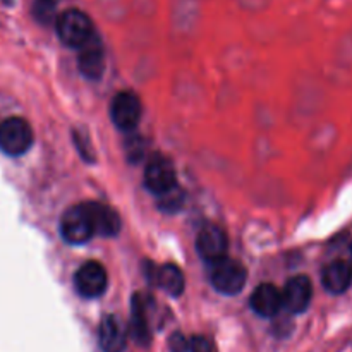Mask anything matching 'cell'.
<instances>
[{"label":"cell","instance_id":"1","mask_svg":"<svg viewBox=\"0 0 352 352\" xmlns=\"http://www.w3.org/2000/svg\"><path fill=\"white\" fill-rule=\"evenodd\" d=\"M55 31L65 47L79 48L95 34L91 19L79 9H67L55 19Z\"/></svg>","mask_w":352,"mask_h":352},{"label":"cell","instance_id":"21","mask_svg":"<svg viewBox=\"0 0 352 352\" xmlns=\"http://www.w3.org/2000/svg\"><path fill=\"white\" fill-rule=\"evenodd\" d=\"M188 352H213L212 344L201 336H196L189 340V351Z\"/></svg>","mask_w":352,"mask_h":352},{"label":"cell","instance_id":"16","mask_svg":"<svg viewBox=\"0 0 352 352\" xmlns=\"http://www.w3.org/2000/svg\"><path fill=\"white\" fill-rule=\"evenodd\" d=\"M131 336L140 346H148L150 344V322H148V311L144 299L141 294L133 296L131 302Z\"/></svg>","mask_w":352,"mask_h":352},{"label":"cell","instance_id":"3","mask_svg":"<svg viewBox=\"0 0 352 352\" xmlns=\"http://www.w3.org/2000/svg\"><path fill=\"white\" fill-rule=\"evenodd\" d=\"M33 144V129L23 117H7L0 122V150L9 157H21Z\"/></svg>","mask_w":352,"mask_h":352},{"label":"cell","instance_id":"8","mask_svg":"<svg viewBox=\"0 0 352 352\" xmlns=\"http://www.w3.org/2000/svg\"><path fill=\"white\" fill-rule=\"evenodd\" d=\"M282 292V309L291 315H301L309 308L313 299V285L306 275L289 278Z\"/></svg>","mask_w":352,"mask_h":352},{"label":"cell","instance_id":"4","mask_svg":"<svg viewBox=\"0 0 352 352\" xmlns=\"http://www.w3.org/2000/svg\"><path fill=\"white\" fill-rule=\"evenodd\" d=\"M141 100L133 91L117 93L110 105V119L117 129L124 133H133L141 119Z\"/></svg>","mask_w":352,"mask_h":352},{"label":"cell","instance_id":"7","mask_svg":"<svg viewBox=\"0 0 352 352\" xmlns=\"http://www.w3.org/2000/svg\"><path fill=\"white\" fill-rule=\"evenodd\" d=\"M107 284H109V275L105 267L98 261H86L74 275L76 291L86 299L100 298L105 292Z\"/></svg>","mask_w":352,"mask_h":352},{"label":"cell","instance_id":"12","mask_svg":"<svg viewBox=\"0 0 352 352\" xmlns=\"http://www.w3.org/2000/svg\"><path fill=\"white\" fill-rule=\"evenodd\" d=\"M85 205L88 210L95 236L113 237L119 234L120 219L110 206L102 205V203H85Z\"/></svg>","mask_w":352,"mask_h":352},{"label":"cell","instance_id":"9","mask_svg":"<svg viewBox=\"0 0 352 352\" xmlns=\"http://www.w3.org/2000/svg\"><path fill=\"white\" fill-rule=\"evenodd\" d=\"M78 67L86 79L98 81L105 72V48L98 34H93L82 47L78 48Z\"/></svg>","mask_w":352,"mask_h":352},{"label":"cell","instance_id":"6","mask_svg":"<svg viewBox=\"0 0 352 352\" xmlns=\"http://www.w3.org/2000/svg\"><path fill=\"white\" fill-rule=\"evenodd\" d=\"M144 186L153 195L162 196L177 186L175 168L164 155H153L144 168Z\"/></svg>","mask_w":352,"mask_h":352},{"label":"cell","instance_id":"18","mask_svg":"<svg viewBox=\"0 0 352 352\" xmlns=\"http://www.w3.org/2000/svg\"><path fill=\"white\" fill-rule=\"evenodd\" d=\"M55 7H57V0H34V17L41 24H50L52 21L55 23V19H57V16H55Z\"/></svg>","mask_w":352,"mask_h":352},{"label":"cell","instance_id":"17","mask_svg":"<svg viewBox=\"0 0 352 352\" xmlns=\"http://www.w3.org/2000/svg\"><path fill=\"white\" fill-rule=\"evenodd\" d=\"M158 203H160V210L167 213H175L184 205V192L175 186L174 189L167 191L165 195L158 196Z\"/></svg>","mask_w":352,"mask_h":352},{"label":"cell","instance_id":"2","mask_svg":"<svg viewBox=\"0 0 352 352\" xmlns=\"http://www.w3.org/2000/svg\"><path fill=\"white\" fill-rule=\"evenodd\" d=\"M210 282L213 289L223 296H236L243 291L246 285V268L239 261L232 258H222V260L210 263Z\"/></svg>","mask_w":352,"mask_h":352},{"label":"cell","instance_id":"22","mask_svg":"<svg viewBox=\"0 0 352 352\" xmlns=\"http://www.w3.org/2000/svg\"><path fill=\"white\" fill-rule=\"evenodd\" d=\"M351 253H352V248H351Z\"/></svg>","mask_w":352,"mask_h":352},{"label":"cell","instance_id":"13","mask_svg":"<svg viewBox=\"0 0 352 352\" xmlns=\"http://www.w3.org/2000/svg\"><path fill=\"white\" fill-rule=\"evenodd\" d=\"M322 284L330 294H344L352 284V265L346 260H336L322 272Z\"/></svg>","mask_w":352,"mask_h":352},{"label":"cell","instance_id":"15","mask_svg":"<svg viewBox=\"0 0 352 352\" xmlns=\"http://www.w3.org/2000/svg\"><path fill=\"white\" fill-rule=\"evenodd\" d=\"M150 278L170 298H179L184 292V275H182L181 268L175 267V265L167 263L158 268H153L150 265Z\"/></svg>","mask_w":352,"mask_h":352},{"label":"cell","instance_id":"19","mask_svg":"<svg viewBox=\"0 0 352 352\" xmlns=\"http://www.w3.org/2000/svg\"><path fill=\"white\" fill-rule=\"evenodd\" d=\"M143 141H141V138H138V134H131V138L127 140L126 143V153L127 157H129L131 162H138L141 157H143Z\"/></svg>","mask_w":352,"mask_h":352},{"label":"cell","instance_id":"11","mask_svg":"<svg viewBox=\"0 0 352 352\" xmlns=\"http://www.w3.org/2000/svg\"><path fill=\"white\" fill-rule=\"evenodd\" d=\"M127 329L122 320L113 315H107L100 323L98 342L103 352H124L127 346Z\"/></svg>","mask_w":352,"mask_h":352},{"label":"cell","instance_id":"10","mask_svg":"<svg viewBox=\"0 0 352 352\" xmlns=\"http://www.w3.org/2000/svg\"><path fill=\"white\" fill-rule=\"evenodd\" d=\"M227 246H229V241H227L226 232L215 223L203 226L196 237V251L208 263H215V261L226 258Z\"/></svg>","mask_w":352,"mask_h":352},{"label":"cell","instance_id":"14","mask_svg":"<svg viewBox=\"0 0 352 352\" xmlns=\"http://www.w3.org/2000/svg\"><path fill=\"white\" fill-rule=\"evenodd\" d=\"M251 309L263 318H272L282 309V292L274 284H261L250 299Z\"/></svg>","mask_w":352,"mask_h":352},{"label":"cell","instance_id":"5","mask_svg":"<svg viewBox=\"0 0 352 352\" xmlns=\"http://www.w3.org/2000/svg\"><path fill=\"white\" fill-rule=\"evenodd\" d=\"M60 234L64 241H67L69 244H76V246L88 243L95 236L85 203L72 206L64 213L60 222Z\"/></svg>","mask_w":352,"mask_h":352},{"label":"cell","instance_id":"20","mask_svg":"<svg viewBox=\"0 0 352 352\" xmlns=\"http://www.w3.org/2000/svg\"><path fill=\"white\" fill-rule=\"evenodd\" d=\"M168 349H170V352H188L189 351V340L186 339L182 333H179V332L172 333L170 339H168Z\"/></svg>","mask_w":352,"mask_h":352}]
</instances>
